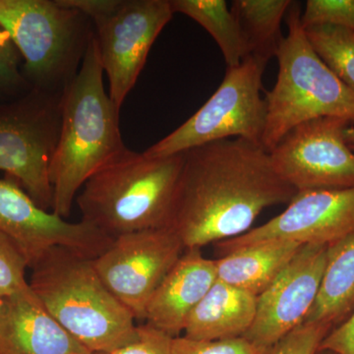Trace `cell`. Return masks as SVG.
<instances>
[{
    "mask_svg": "<svg viewBox=\"0 0 354 354\" xmlns=\"http://www.w3.org/2000/svg\"><path fill=\"white\" fill-rule=\"evenodd\" d=\"M183 153L171 227L186 249L244 234L265 209L297 196L261 144L232 138Z\"/></svg>",
    "mask_w": 354,
    "mask_h": 354,
    "instance_id": "1",
    "label": "cell"
},
{
    "mask_svg": "<svg viewBox=\"0 0 354 354\" xmlns=\"http://www.w3.org/2000/svg\"><path fill=\"white\" fill-rule=\"evenodd\" d=\"M104 75L94 35L62 94V125L50 167L51 212L64 218L86 181L128 149L121 137L120 111L104 88Z\"/></svg>",
    "mask_w": 354,
    "mask_h": 354,
    "instance_id": "2",
    "label": "cell"
},
{
    "mask_svg": "<svg viewBox=\"0 0 354 354\" xmlns=\"http://www.w3.org/2000/svg\"><path fill=\"white\" fill-rule=\"evenodd\" d=\"M183 153L151 158L125 150L86 181L76 203L82 220L115 239L171 227Z\"/></svg>",
    "mask_w": 354,
    "mask_h": 354,
    "instance_id": "3",
    "label": "cell"
},
{
    "mask_svg": "<svg viewBox=\"0 0 354 354\" xmlns=\"http://www.w3.org/2000/svg\"><path fill=\"white\" fill-rule=\"evenodd\" d=\"M31 270L32 292L46 311L93 353H111L136 339V320L102 283L93 259L55 247Z\"/></svg>",
    "mask_w": 354,
    "mask_h": 354,
    "instance_id": "4",
    "label": "cell"
},
{
    "mask_svg": "<svg viewBox=\"0 0 354 354\" xmlns=\"http://www.w3.org/2000/svg\"><path fill=\"white\" fill-rule=\"evenodd\" d=\"M301 7L292 1L286 15L288 35L277 53L279 74L266 92V125L261 145L271 152L293 128L321 118L354 125V92L333 73L310 44Z\"/></svg>",
    "mask_w": 354,
    "mask_h": 354,
    "instance_id": "5",
    "label": "cell"
},
{
    "mask_svg": "<svg viewBox=\"0 0 354 354\" xmlns=\"http://www.w3.org/2000/svg\"><path fill=\"white\" fill-rule=\"evenodd\" d=\"M0 26L24 59L31 90L50 94H64L95 35L90 18L64 0H0Z\"/></svg>",
    "mask_w": 354,
    "mask_h": 354,
    "instance_id": "6",
    "label": "cell"
},
{
    "mask_svg": "<svg viewBox=\"0 0 354 354\" xmlns=\"http://www.w3.org/2000/svg\"><path fill=\"white\" fill-rule=\"evenodd\" d=\"M90 18L109 97L120 109L158 35L174 17L171 0H64Z\"/></svg>",
    "mask_w": 354,
    "mask_h": 354,
    "instance_id": "7",
    "label": "cell"
},
{
    "mask_svg": "<svg viewBox=\"0 0 354 354\" xmlns=\"http://www.w3.org/2000/svg\"><path fill=\"white\" fill-rule=\"evenodd\" d=\"M266 66L261 60L246 57L239 66L227 68L208 101L144 153L151 158L169 157L232 138L261 144L267 114L265 99L261 97Z\"/></svg>",
    "mask_w": 354,
    "mask_h": 354,
    "instance_id": "8",
    "label": "cell"
},
{
    "mask_svg": "<svg viewBox=\"0 0 354 354\" xmlns=\"http://www.w3.org/2000/svg\"><path fill=\"white\" fill-rule=\"evenodd\" d=\"M62 99L31 90L0 102V171L48 211L53 209L50 167L62 125Z\"/></svg>",
    "mask_w": 354,
    "mask_h": 354,
    "instance_id": "9",
    "label": "cell"
},
{
    "mask_svg": "<svg viewBox=\"0 0 354 354\" xmlns=\"http://www.w3.org/2000/svg\"><path fill=\"white\" fill-rule=\"evenodd\" d=\"M185 249L174 228L142 230L115 237L93 265L135 320H145L149 300Z\"/></svg>",
    "mask_w": 354,
    "mask_h": 354,
    "instance_id": "10",
    "label": "cell"
},
{
    "mask_svg": "<svg viewBox=\"0 0 354 354\" xmlns=\"http://www.w3.org/2000/svg\"><path fill=\"white\" fill-rule=\"evenodd\" d=\"M351 125L321 118L293 128L270 152L274 171L297 193L354 187V152L344 138Z\"/></svg>",
    "mask_w": 354,
    "mask_h": 354,
    "instance_id": "11",
    "label": "cell"
},
{
    "mask_svg": "<svg viewBox=\"0 0 354 354\" xmlns=\"http://www.w3.org/2000/svg\"><path fill=\"white\" fill-rule=\"evenodd\" d=\"M0 232L25 256L30 269L55 247L95 259L113 242L85 221L71 223L41 208L12 179H0Z\"/></svg>",
    "mask_w": 354,
    "mask_h": 354,
    "instance_id": "12",
    "label": "cell"
},
{
    "mask_svg": "<svg viewBox=\"0 0 354 354\" xmlns=\"http://www.w3.org/2000/svg\"><path fill=\"white\" fill-rule=\"evenodd\" d=\"M354 234V187L297 193L283 213L245 234L216 243L218 257L268 241L333 245Z\"/></svg>",
    "mask_w": 354,
    "mask_h": 354,
    "instance_id": "13",
    "label": "cell"
},
{
    "mask_svg": "<svg viewBox=\"0 0 354 354\" xmlns=\"http://www.w3.org/2000/svg\"><path fill=\"white\" fill-rule=\"evenodd\" d=\"M330 245L305 244L258 297L255 320L244 335L272 348L304 324L320 290Z\"/></svg>",
    "mask_w": 354,
    "mask_h": 354,
    "instance_id": "14",
    "label": "cell"
},
{
    "mask_svg": "<svg viewBox=\"0 0 354 354\" xmlns=\"http://www.w3.org/2000/svg\"><path fill=\"white\" fill-rule=\"evenodd\" d=\"M0 354H94L46 311L31 288L3 298Z\"/></svg>",
    "mask_w": 354,
    "mask_h": 354,
    "instance_id": "15",
    "label": "cell"
},
{
    "mask_svg": "<svg viewBox=\"0 0 354 354\" xmlns=\"http://www.w3.org/2000/svg\"><path fill=\"white\" fill-rule=\"evenodd\" d=\"M216 281V260L201 249H185L147 304L146 324L169 337H180L195 307Z\"/></svg>",
    "mask_w": 354,
    "mask_h": 354,
    "instance_id": "16",
    "label": "cell"
},
{
    "mask_svg": "<svg viewBox=\"0 0 354 354\" xmlns=\"http://www.w3.org/2000/svg\"><path fill=\"white\" fill-rule=\"evenodd\" d=\"M258 297L216 279L190 314L183 337L214 342L246 335L255 320Z\"/></svg>",
    "mask_w": 354,
    "mask_h": 354,
    "instance_id": "17",
    "label": "cell"
},
{
    "mask_svg": "<svg viewBox=\"0 0 354 354\" xmlns=\"http://www.w3.org/2000/svg\"><path fill=\"white\" fill-rule=\"evenodd\" d=\"M301 246L276 241L239 249L216 260V279L259 297Z\"/></svg>",
    "mask_w": 354,
    "mask_h": 354,
    "instance_id": "18",
    "label": "cell"
},
{
    "mask_svg": "<svg viewBox=\"0 0 354 354\" xmlns=\"http://www.w3.org/2000/svg\"><path fill=\"white\" fill-rule=\"evenodd\" d=\"M354 307V234L329 247L320 290L304 323L332 326L346 320Z\"/></svg>",
    "mask_w": 354,
    "mask_h": 354,
    "instance_id": "19",
    "label": "cell"
},
{
    "mask_svg": "<svg viewBox=\"0 0 354 354\" xmlns=\"http://www.w3.org/2000/svg\"><path fill=\"white\" fill-rule=\"evenodd\" d=\"M292 1L290 0H234L232 2L242 37L247 57H254L268 64L277 57L285 37L281 22Z\"/></svg>",
    "mask_w": 354,
    "mask_h": 354,
    "instance_id": "20",
    "label": "cell"
},
{
    "mask_svg": "<svg viewBox=\"0 0 354 354\" xmlns=\"http://www.w3.org/2000/svg\"><path fill=\"white\" fill-rule=\"evenodd\" d=\"M174 13H181L201 25L215 39L227 68L247 57L241 27L225 0H171Z\"/></svg>",
    "mask_w": 354,
    "mask_h": 354,
    "instance_id": "21",
    "label": "cell"
},
{
    "mask_svg": "<svg viewBox=\"0 0 354 354\" xmlns=\"http://www.w3.org/2000/svg\"><path fill=\"white\" fill-rule=\"evenodd\" d=\"M304 30L318 57L354 92V32L333 25L311 26Z\"/></svg>",
    "mask_w": 354,
    "mask_h": 354,
    "instance_id": "22",
    "label": "cell"
},
{
    "mask_svg": "<svg viewBox=\"0 0 354 354\" xmlns=\"http://www.w3.org/2000/svg\"><path fill=\"white\" fill-rule=\"evenodd\" d=\"M21 55L0 26V101L21 97L31 91L20 67Z\"/></svg>",
    "mask_w": 354,
    "mask_h": 354,
    "instance_id": "23",
    "label": "cell"
},
{
    "mask_svg": "<svg viewBox=\"0 0 354 354\" xmlns=\"http://www.w3.org/2000/svg\"><path fill=\"white\" fill-rule=\"evenodd\" d=\"M27 260L19 247L0 232V297H6L29 288Z\"/></svg>",
    "mask_w": 354,
    "mask_h": 354,
    "instance_id": "24",
    "label": "cell"
},
{
    "mask_svg": "<svg viewBox=\"0 0 354 354\" xmlns=\"http://www.w3.org/2000/svg\"><path fill=\"white\" fill-rule=\"evenodd\" d=\"M304 28L333 25L354 32V0H308L301 13Z\"/></svg>",
    "mask_w": 354,
    "mask_h": 354,
    "instance_id": "25",
    "label": "cell"
},
{
    "mask_svg": "<svg viewBox=\"0 0 354 354\" xmlns=\"http://www.w3.org/2000/svg\"><path fill=\"white\" fill-rule=\"evenodd\" d=\"M271 348L249 341L246 337L223 339V341L200 342L187 337H174L172 354H269Z\"/></svg>",
    "mask_w": 354,
    "mask_h": 354,
    "instance_id": "26",
    "label": "cell"
},
{
    "mask_svg": "<svg viewBox=\"0 0 354 354\" xmlns=\"http://www.w3.org/2000/svg\"><path fill=\"white\" fill-rule=\"evenodd\" d=\"M332 329L327 324H301L274 344L269 354H316Z\"/></svg>",
    "mask_w": 354,
    "mask_h": 354,
    "instance_id": "27",
    "label": "cell"
},
{
    "mask_svg": "<svg viewBox=\"0 0 354 354\" xmlns=\"http://www.w3.org/2000/svg\"><path fill=\"white\" fill-rule=\"evenodd\" d=\"M172 337L148 324L137 326L134 341L109 354H172Z\"/></svg>",
    "mask_w": 354,
    "mask_h": 354,
    "instance_id": "28",
    "label": "cell"
},
{
    "mask_svg": "<svg viewBox=\"0 0 354 354\" xmlns=\"http://www.w3.org/2000/svg\"><path fill=\"white\" fill-rule=\"evenodd\" d=\"M318 351L354 354V307L346 320L335 326L321 342Z\"/></svg>",
    "mask_w": 354,
    "mask_h": 354,
    "instance_id": "29",
    "label": "cell"
},
{
    "mask_svg": "<svg viewBox=\"0 0 354 354\" xmlns=\"http://www.w3.org/2000/svg\"><path fill=\"white\" fill-rule=\"evenodd\" d=\"M344 138L348 144H354V125L346 128V132H344Z\"/></svg>",
    "mask_w": 354,
    "mask_h": 354,
    "instance_id": "30",
    "label": "cell"
},
{
    "mask_svg": "<svg viewBox=\"0 0 354 354\" xmlns=\"http://www.w3.org/2000/svg\"><path fill=\"white\" fill-rule=\"evenodd\" d=\"M316 354H335V353H333V351H317Z\"/></svg>",
    "mask_w": 354,
    "mask_h": 354,
    "instance_id": "31",
    "label": "cell"
},
{
    "mask_svg": "<svg viewBox=\"0 0 354 354\" xmlns=\"http://www.w3.org/2000/svg\"><path fill=\"white\" fill-rule=\"evenodd\" d=\"M2 304H3V297H0V309H1Z\"/></svg>",
    "mask_w": 354,
    "mask_h": 354,
    "instance_id": "32",
    "label": "cell"
},
{
    "mask_svg": "<svg viewBox=\"0 0 354 354\" xmlns=\"http://www.w3.org/2000/svg\"><path fill=\"white\" fill-rule=\"evenodd\" d=\"M349 146H351V150L354 152V144H348Z\"/></svg>",
    "mask_w": 354,
    "mask_h": 354,
    "instance_id": "33",
    "label": "cell"
},
{
    "mask_svg": "<svg viewBox=\"0 0 354 354\" xmlns=\"http://www.w3.org/2000/svg\"><path fill=\"white\" fill-rule=\"evenodd\" d=\"M94 354H109V353H95Z\"/></svg>",
    "mask_w": 354,
    "mask_h": 354,
    "instance_id": "34",
    "label": "cell"
}]
</instances>
